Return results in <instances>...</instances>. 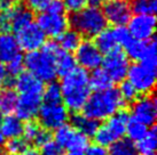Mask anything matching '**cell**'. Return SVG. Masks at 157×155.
Instances as JSON below:
<instances>
[{
    "label": "cell",
    "mask_w": 157,
    "mask_h": 155,
    "mask_svg": "<svg viewBox=\"0 0 157 155\" xmlns=\"http://www.w3.org/2000/svg\"><path fill=\"white\" fill-rule=\"evenodd\" d=\"M125 106L117 89L108 88L105 90L93 91L83 107V114L92 120L105 121Z\"/></svg>",
    "instance_id": "3"
},
{
    "label": "cell",
    "mask_w": 157,
    "mask_h": 155,
    "mask_svg": "<svg viewBox=\"0 0 157 155\" xmlns=\"http://www.w3.org/2000/svg\"><path fill=\"white\" fill-rule=\"evenodd\" d=\"M157 65L134 63L127 71V81L131 83L139 95H150L156 85Z\"/></svg>",
    "instance_id": "6"
},
{
    "label": "cell",
    "mask_w": 157,
    "mask_h": 155,
    "mask_svg": "<svg viewBox=\"0 0 157 155\" xmlns=\"http://www.w3.org/2000/svg\"><path fill=\"white\" fill-rule=\"evenodd\" d=\"M6 155H8V154H6Z\"/></svg>",
    "instance_id": "52"
},
{
    "label": "cell",
    "mask_w": 157,
    "mask_h": 155,
    "mask_svg": "<svg viewBox=\"0 0 157 155\" xmlns=\"http://www.w3.org/2000/svg\"><path fill=\"white\" fill-rule=\"evenodd\" d=\"M130 117L147 127H153L157 117L156 99L150 95H142L131 104Z\"/></svg>",
    "instance_id": "12"
},
{
    "label": "cell",
    "mask_w": 157,
    "mask_h": 155,
    "mask_svg": "<svg viewBox=\"0 0 157 155\" xmlns=\"http://www.w3.org/2000/svg\"><path fill=\"white\" fill-rule=\"evenodd\" d=\"M10 80H12V78L9 77L8 73H7L6 66L0 64V90L4 89L6 86H8L10 83Z\"/></svg>",
    "instance_id": "43"
},
{
    "label": "cell",
    "mask_w": 157,
    "mask_h": 155,
    "mask_svg": "<svg viewBox=\"0 0 157 155\" xmlns=\"http://www.w3.org/2000/svg\"><path fill=\"white\" fill-rule=\"evenodd\" d=\"M130 65L131 64H130L128 57L119 48L109 54H105V56H103L101 66L105 70V73L109 75L113 83L115 82L121 83L126 79Z\"/></svg>",
    "instance_id": "9"
},
{
    "label": "cell",
    "mask_w": 157,
    "mask_h": 155,
    "mask_svg": "<svg viewBox=\"0 0 157 155\" xmlns=\"http://www.w3.org/2000/svg\"><path fill=\"white\" fill-rule=\"evenodd\" d=\"M69 24L80 37L86 38H95L108 25L102 9L92 6H86L80 12L72 14Z\"/></svg>",
    "instance_id": "4"
},
{
    "label": "cell",
    "mask_w": 157,
    "mask_h": 155,
    "mask_svg": "<svg viewBox=\"0 0 157 155\" xmlns=\"http://www.w3.org/2000/svg\"><path fill=\"white\" fill-rule=\"evenodd\" d=\"M63 5H64L66 12L75 14L85 8L87 6V1L86 0H63Z\"/></svg>",
    "instance_id": "38"
},
{
    "label": "cell",
    "mask_w": 157,
    "mask_h": 155,
    "mask_svg": "<svg viewBox=\"0 0 157 155\" xmlns=\"http://www.w3.org/2000/svg\"><path fill=\"white\" fill-rule=\"evenodd\" d=\"M127 25V31L132 39L135 40H150L153 39L156 27L155 15H136L131 16Z\"/></svg>",
    "instance_id": "16"
},
{
    "label": "cell",
    "mask_w": 157,
    "mask_h": 155,
    "mask_svg": "<svg viewBox=\"0 0 157 155\" xmlns=\"http://www.w3.org/2000/svg\"><path fill=\"white\" fill-rule=\"evenodd\" d=\"M94 43L96 45L98 49L105 55L116 49H119V45H118L113 27H105L101 33L95 37Z\"/></svg>",
    "instance_id": "22"
},
{
    "label": "cell",
    "mask_w": 157,
    "mask_h": 155,
    "mask_svg": "<svg viewBox=\"0 0 157 155\" xmlns=\"http://www.w3.org/2000/svg\"><path fill=\"white\" fill-rule=\"evenodd\" d=\"M124 52L126 54L128 59H133L135 63L157 65L156 57V42L153 39L141 41L130 39V41L124 46Z\"/></svg>",
    "instance_id": "11"
},
{
    "label": "cell",
    "mask_w": 157,
    "mask_h": 155,
    "mask_svg": "<svg viewBox=\"0 0 157 155\" xmlns=\"http://www.w3.org/2000/svg\"><path fill=\"white\" fill-rule=\"evenodd\" d=\"M21 55V48L15 35L10 32L0 33V64L7 65Z\"/></svg>",
    "instance_id": "18"
},
{
    "label": "cell",
    "mask_w": 157,
    "mask_h": 155,
    "mask_svg": "<svg viewBox=\"0 0 157 155\" xmlns=\"http://www.w3.org/2000/svg\"><path fill=\"white\" fill-rule=\"evenodd\" d=\"M101 9L107 23L113 26H125L132 16L131 4L125 0H108Z\"/></svg>",
    "instance_id": "15"
},
{
    "label": "cell",
    "mask_w": 157,
    "mask_h": 155,
    "mask_svg": "<svg viewBox=\"0 0 157 155\" xmlns=\"http://www.w3.org/2000/svg\"><path fill=\"white\" fill-rule=\"evenodd\" d=\"M109 155H139L135 144L127 138H122L109 146Z\"/></svg>",
    "instance_id": "29"
},
{
    "label": "cell",
    "mask_w": 157,
    "mask_h": 155,
    "mask_svg": "<svg viewBox=\"0 0 157 155\" xmlns=\"http://www.w3.org/2000/svg\"><path fill=\"white\" fill-rule=\"evenodd\" d=\"M49 140H52V135L49 132V130H46V129H44V128H41V130H40V132L38 134L37 138L35 139L33 144H35L37 147H41L44 144H46V142H49Z\"/></svg>",
    "instance_id": "42"
},
{
    "label": "cell",
    "mask_w": 157,
    "mask_h": 155,
    "mask_svg": "<svg viewBox=\"0 0 157 155\" xmlns=\"http://www.w3.org/2000/svg\"><path fill=\"white\" fill-rule=\"evenodd\" d=\"M23 130V121H21L16 115H5L0 121V134L6 139L21 137Z\"/></svg>",
    "instance_id": "21"
},
{
    "label": "cell",
    "mask_w": 157,
    "mask_h": 155,
    "mask_svg": "<svg viewBox=\"0 0 157 155\" xmlns=\"http://www.w3.org/2000/svg\"><path fill=\"white\" fill-rule=\"evenodd\" d=\"M24 6L31 12H43L53 0H23Z\"/></svg>",
    "instance_id": "39"
},
{
    "label": "cell",
    "mask_w": 157,
    "mask_h": 155,
    "mask_svg": "<svg viewBox=\"0 0 157 155\" xmlns=\"http://www.w3.org/2000/svg\"><path fill=\"white\" fill-rule=\"evenodd\" d=\"M113 30H115V34H116L119 47L121 46L124 47L131 39V35L128 33L126 26H113Z\"/></svg>",
    "instance_id": "40"
},
{
    "label": "cell",
    "mask_w": 157,
    "mask_h": 155,
    "mask_svg": "<svg viewBox=\"0 0 157 155\" xmlns=\"http://www.w3.org/2000/svg\"><path fill=\"white\" fill-rule=\"evenodd\" d=\"M90 73L86 70L76 66L72 71L62 77L60 88L62 94V104L68 111L78 113L82 111L88 97L92 94L88 80Z\"/></svg>",
    "instance_id": "1"
},
{
    "label": "cell",
    "mask_w": 157,
    "mask_h": 155,
    "mask_svg": "<svg viewBox=\"0 0 157 155\" xmlns=\"http://www.w3.org/2000/svg\"><path fill=\"white\" fill-rule=\"evenodd\" d=\"M14 87L16 94H26V92L43 94L45 86L44 82L40 81L35 75H32L29 72H22L16 78H14Z\"/></svg>",
    "instance_id": "19"
},
{
    "label": "cell",
    "mask_w": 157,
    "mask_h": 155,
    "mask_svg": "<svg viewBox=\"0 0 157 155\" xmlns=\"http://www.w3.org/2000/svg\"><path fill=\"white\" fill-rule=\"evenodd\" d=\"M36 24L44 32L46 38L48 37L53 39L59 38L69 30L70 26L67 12H54L49 9H45L38 14Z\"/></svg>",
    "instance_id": "7"
},
{
    "label": "cell",
    "mask_w": 157,
    "mask_h": 155,
    "mask_svg": "<svg viewBox=\"0 0 157 155\" xmlns=\"http://www.w3.org/2000/svg\"><path fill=\"white\" fill-rule=\"evenodd\" d=\"M151 155H155V154H151Z\"/></svg>",
    "instance_id": "51"
},
{
    "label": "cell",
    "mask_w": 157,
    "mask_h": 155,
    "mask_svg": "<svg viewBox=\"0 0 157 155\" xmlns=\"http://www.w3.org/2000/svg\"><path fill=\"white\" fill-rule=\"evenodd\" d=\"M87 1L88 6H92V7H99L101 8V6L105 4V0H86Z\"/></svg>",
    "instance_id": "45"
},
{
    "label": "cell",
    "mask_w": 157,
    "mask_h": 155,
    "mask_svg": "<svg viewBox=\"0 0 157 155\" xmlns=\"http://www.w3.org/2000/svg\"><path fill=\"white\" fill-rule=\"evenodd\" d=\"M8 1H12V2H15V1H16V0H8Z\"/></svg>",
    "instance_id": "48"
},
{
    "label": "cell",
    "mask_w": 157,
    "mask_h": 155,
    "mask_svg": "<svg viewBox=\"0 0 157 155\" xmlns=\"http://www.w3.org/2000/svg\"><path fill=\"white\" fill-rule=\"evenodd\" d=\"M20 155H40V154H39V151L37 148H35V147H26L25 150Z\"/></svg>",
    "instance_id": "44"
},
{
    "label": "cell",
    "mask_w": 157,
    "mask_h": 155,
    "mask_svg": "<svg viewBox=\"0 0 157 155\" xmlns=\"http://www.w3.org/2000/svg\"><path fill=\"white\" fill-rule=\"evenodd\" d=\"M9 23H10V30L16 32L22 29L23 26L28 25L29 23L33 22V15L30 9H28L24 5H15L14 4L8 9Z\"/></svg>",
    "instance_id": "20"
},
{
    "label": "cell",
    "mask_w": 157,
    "mask_h": 155,
    "mask_svg": "<svg viewBox=\"0 0 157 155\" xmlns=\"http://www.w3.org/2000/svg\"><path fill=\"white\" fill-rule=\"evenodd\" d=\"M40 155H64V150L57 144L54 139L47 142L41 147H39Z\"/></svg>",
    "instance_id": "36"
},
{
    "label": "cell",
    "mask_w": 157,
    "mask_h": 155,
    "mask_svg": "<svg viewBox=\"0 0 157 155\" xmlns=\"http://www.w3.org/2000/svg\"><path fill=\"white\" fill-rule=\"evenodd\" d=\"M37 117L39 124L46 130H56L70 120L69 111L62 103H43Z\"/></svg>",
    "instance_id": "8"
},
{
    "label": "cell",
    "mask_w": 157,
    "mask_h": 155,
    "mask_svg": "<svg viewBox=\"0 0 157 155\" xmlns=\"http://www.w3.org/2000/svg\"><path fill=\"white\" fill-rule=\"evenodd\" d=\"M43 105V94L26 92L17 94V103L15 113L21 121H32L37 117L38 111Z\"/></svg>",
    "instance_id": "17"
},
{
    "label": "cell",
    "mask_w": 157,
    "mask_h": 155,
    "mask_svg": "<svg viewBox=\"0 0 157 155\" xmlns=\"http://www.w3.org/2000/svg\"><path fill=\"white\" fill-rule=\"evenodd\" d=\"M57 39H59V42H57L59 48L67 52H75L80 42L83 41L80 34L75 30H67Z\"/></svg>",
    "instance_id": "26"
},
{
    "label": "cell",
    "mask_w": 157,
    "mask_h": 155,
    "mask_svg": "<svg viewBox=\"0 0 157 155\" xmlns=\"http://www.w3.org/2000/svg\"><path fill=\"white\" fill-rule=\"evenodd\" d=\"M130 120V113L119 111L99 124L95 135L93 136L95 142L103 147H109L115 142L124 138L127 122Z\"/></svg>",
    "instance_id": "5"
},
{
    "label": "cell",
    "mask_w": 157,
    "mask_h": 155,
    "mask_svg": "<svg viewBox=\"0 0 157 155\" xmlns=\"http://www.w3.org/2000/svg\"><path fill=\"white\" fill-rule=\"evenodd\" d=\"M5 150L8 155H20L28 146V142L22 137H16L8 139L5 142Z\"/></svg>",
    "instance_id": "34"
},
{
    "label": "cell",
    "mask_w": 157,
    "mask_h": 155,
    "mask_svg": "<svg viewBox=\"0 0 157 155\" xmlns=\"http://www.w3.org/2000/svg\"><path fill=\"white\" fill-rule=\"evenodd\" d=\"M148 127L147 125L140 123L138 121L133 120L130 117V120L127 122L126 130H125V135L127 136V139L132 140L133 142H136L144 137V135L148 131Z\"/></svg>",
    "instance_id": "30"
},
{
    "label": "cell",
    "mask_w": 157,
    "mask_h": 155,
    "mask_svg": "<svg viewBox=\"0 0 157 155\" xmlns=\"http://www.w3.org/2000/svg\"><path fill=\"white\" fill-rule=\"evenodd\" d=\"M55 64H56V71L57 75H66L72 71L77 66L75 57L71 52H63L61 49H59L55 57Z\"/></svg>",
    "instance_id": "28"
},
{
    "label": "cell",
    "mask_w": 157,
    "mask_h": 155,
    "mask_svg": "<svg viewBox=\"0 0 157 155\" xmlns=\"http://www.w3.org/2000/svg\"><path fill=\"white\" fill-rule=\"evenodd\" d=\"M135 144L136 151L139 155H151L155 154L157 146V134L155 128H150L148 129L147 134L140 140H138Z\"/></svg>",
    "instance_id": "25"
},
{
    "label": "cell",
    "mask_w": 157,
    "mask_h": 155,
    "mask_svg": "<svg viewBox=\"0 0 157 155\" xmlns=\"http://www.w3.org/2000/svg\"><path fill=\"white\" fill-rule=\"evenodd\" d=\"M117 90L119 92L121 97H122L123 102L125 104H132L135 99L139 97V94L133 88V86L128 81H125V80L121 82V86H119Z\"/></svg>",
    "instance_id": "35"
},
{
    "label": "cell",
    "mask_w": 157,
    "mask_h": 155,
    "mask_svg": "<svg viewBox=\"0 0 157 155\" xmlns=\"http://www.w3.org/2000/svg\"><path fill=\"white\" fill-rule=\"evenodd\" d=\"M43 103L55 104L62 103V94L60 85L56 81L48 82L43 90Z\"/></svg>",
    "instance_id": "31"
},
{
    "label": "cell",
    "mask_w": 157,
    "mask_h": 155,
    "mask_svg": "<svg viewBox=\"0 0 157 155\" xmlns=\"http://www.w3.org/2000/svg\"><path fill=\"white\" fill-rule=\"evenodd\" d=\"M1 117H2V116H1V115H0V121H1Z\"/></svg>",
    "instance_id": "49"
},
{
    "label": "cell",
    "mask_w": 157,
    "mask_h": 155,
    "mask_svg": "<svg viewBox=\"0 0 157 155\" xmlns=\"http://www.w3.org/2000/svg\"><path fill=\"white\" fill-rule=\"evenodd\" d=\"M41 128H43V127H41L39 123L35 122V121H28L25 123H23V130H22L21 137H22L28 144H29V142H32V144H33L35 139L37 138L38 134L40 132Z\"/></svg>",
    "instance_id": "33"
},
{
    "label": "cell",
    "mask_w": 157,
    "mask_h": 155,
    "mask_svg": "<svg viewBox=\"0 0 157 155\" xmlns=\"http://www.w3.org/2000/svg\"><path fill=\"white\" fill-rule=\"evenodd\" d=\"M64 155H84V153H80V152H68Z\"/></svg>",
    "instance_id": "47"
},
{
    "label": "cell",
    "mask_w": 157,
    "mask_h": 155,
    "mask_svg": "<svg viewBox=\"0 0 157 155\" xmlns=\"http://www.w3.org/2000/svg\"><path fill=\"white\" fill-rule=\"evenodd\" d=\"M84 155H109V151L107 147L101 146L95 142V144L88 145L84 152Z\"/></svg>",
    "instance_id": "41"
},
{
    "label": "cell",
    "mask_w": 157,
    "mask_h": 155,
    "mask_svg": "<svg viewBox=\"0 0 157 155\" xmlns=\"http://www.w3.org/2000/svg\"><path fill=\"white\" fill-rule=\"evenodd\" d=\"M17 103V94L12 88L0 90V115H10L15 112Z\"/></svg>",
    "instance_id": "24"
},
{
    "label": "cell",
    "mask_w": 157,
    "mask_h": 155,
    "mask_svg": "<svg viewBox=\"0 0 157 155\" xmlns=\"http://www.w3.org/2000/svg\"><path fill=\"white\" fill-rule=\"evenodd\" d=\"M54 140L60 146L68 152H80L84 153L87 148L88 138L80 134L79 131L75 129L71 124H63L59 129L55 130L54 134Z\"/></svg>",
    "instance_id": "10"
},
{
    "label": "cell",
    "mask_w": 157,
    "mask_h": 155,
    "mask_svg": "<svg viewBox=\"0 0 157 155\" xmlns=\"http://www.w3.org/2000/svg\"><path fill=\"white\" fill-rule=\"evenodd\" d=\"M131 9L136 15H155L157 2L156 0H133Z\"/></svg>",
    "instance_id": "32"
},
{
    "label": "cell",
    "mask_w": 157,
    "mask_h": 155,
    "mask_svg": "<svg viewBox=\"0 0 157 155\" xmlns=\"http://www.w3.org/2000/svg\"><path fill=\"white\" fill-rule=\"evenodd\" d=\"M90 80V87L91 89L94 91H100V90H105L108 88L113 87V81L109 78V75L105 73V70L102 67L92 71V73L88 77Z\"/></svg>",
    "instance_id": "27"
},
{
    "label": "cell",
    "mask_w": 157,
    "mask_h": 155,
    "mask_svg": "<svg viewBox=\"0 0 157 155\" xmlns=\"http://www.w3.org/2000/svg\"><path fill=\"white\" fill-rule=\"evenodd\" d=\"M74 57L76 64L86 71H94L101 67L103 60V54L98 49L96 45L92 40L82 41L76 49Z\"/></svg>",
    "instance_id": "13"
},
{
    "label": "cell",
    "mask_w": 157,
    "mask_h": 155,
    "mask_svg": "<svg viewBox=\"0 0 157 155\" xmlns=\"http://www.w3.org/2000/svg\"><path fill=\"white\" fill-rule=\"evenodd\" d=\"M56 42H46L43 47L35 52H26L23 56V64L26 72L38 78L43 82L55 81L57 78L55 57L59 52Z\"/></svg>",
    "instance_id": "2"
},
{
    "label": "cell",
    "mask_w": 157,
    "mask_h": 155,
    "mask_svg": "<svg viewBox=\"0 0 157 155\" xmlns=\"http://www.w3.org/2000/svg\"><path fill=\"white\" fill-rule=\"evenodd\" d=\"M15 38L21 50L26 52L38 50L46 43V35L40 30V27L35 22H31L28 25L23 26L15 32Z\"/></svg>",
    "instance_id": "14"
},
{
    "label": "cell",
    "mask_w": 157,
    "mask_h": 155,
    "mask_svg": "<svg viewBox=\"0 0 157 155\" xmlns=\"http://www.w3.org/2000/svg\"><path fill=\"white\" fill-rule=\"evenodd\" d=\"M125 1H128V0H125Z\"/></svg>",
    "instance_id": "50"
},
{
    "label": "cell",
    "mask_w": 157,
    "mask_h": 155,
    "mask_svg": "<svg viewBox=\"0 0 157 155\" xmlns=\"http://www.w3.org/2000/svg\"><path fill=\"white\" fill-rule=\"evenodd\" d=\"M4 145H5V138L2 137V135L0 134V152L4 148Z\"/></svg>",
    "instance_id": "46"
},
{
    "label": "cell",
    "mask_w": 157,
    "mask_h": 155,
    "mask_svg": "<svg viewBox=\"0 0 157 155\" xmlns=\"http://www.w3.org/2000/svg\"><path fill=\"white\" fill-rule=\"evenodd\" d=\"M6 66V70H7V73L12 79L13 78H16L18 74H21L23 72V69H24V64H23V56H18L17 58L13 59L12 62H9Z\"/></svg>",
    "instance_id": "37"
},
{
    "label": "cell",
    "mask_w": 157,
    "mask_h": 155,
    "mask_svg": "<svg viewBox=\"0 0 157 155\" xmlns=\"http://www.w3.org/2000/svg\"><path fill=\"white\" fill-rule=\"evenodd\" d=\"M71 125L75 129L79 131L80 134H83L84 136H86L87 138L93 137L96 132V129L99 127V122L92 120L86 115H84L83 113H75L74 115L71 116Z\"/></svg>",
    "instance_id": "23"
}]
</instances>
